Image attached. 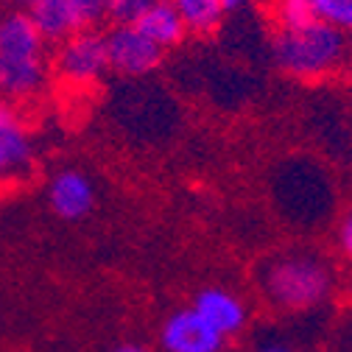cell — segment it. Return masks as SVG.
<instances>
[{
	"label": "cell",
	"instance_id": "1",
	"mask_svg": "<svg viewBox=\"0 0 352 352\" xmlns=\"http://www.w3.org/2000/svg\"><path fill=\"white\" fill-rule=\"evenodd\" d=\"M51 78L48 42L25 12H0V98L20 107L45 93Z\"/></svg>",
	"mask_w": 352,
	"mask_h": 352
},
{
	"label": "cell",
	"instance_id": "2",
	"mask_svg": "<svg viewBox=\"0 0 352 352\" xmlns=\"http://www.w3.org/2000/svg\"><path fill=\"white\" fill-rule=\"evenodd\" d=\"M272 59L277 70L299 81H316L338 73L349 59V39L338 28L311 20L294 31H274Z\"/></svg>",
	"mask_w": 352,
	"mask_h": 352
},
{
	"label": "cell",
	"instance_id": "3",
	"mask_svg": "<svg viewBox=\"0 0 352 352\" xmlns=\"http://www.w3.org/2000/svg\"><path fill=\"white\" fill-rule=\"evenodd\" d=\"M260 288L280 311L302 314L319 307L333 294V272L314 254H280L260 274Z\"/></svg>",
	"mask_w": 352,
	"mask_h": 352
},
{
	"label": "cell",
	"instance_id": "4",
	"mask_svg": "<svg viewBox=\"0 0 352 352\" xmlns=\"http://www.w3.org/2000/svg\"><path fill=\"white\" fill-rule=\"evenodd\" d=\"M51 70L59 81L70 87H90L104 78L109 70L107 65V45L104 31L98 28H81L67 39L56 42V54L51 59Z\"/></svg>",
	"mask_w": 352,
	"mask_h": 352
},
{
	"label": "cell",
	"instance_id": "5",
	"mask_svg": "<svg viewBox=\"0 0 352 352\" xmlns=\"http://www.w3.org/2000/svg\"><path fill=\"white\" fill-rule=\"evenodd\" d=\"M36 165V140L25 115L0 98V190L28 179Z\"/></svg>",
	"mask_w": 352,
	"mask_h": 352
},
{
	"label": "cell",
	"instance_id": "6",
	"mask_svg": "<svg viewBox=\"0 0 352 352\" xmlns=\"http://www.w3.org/2000/svg\"><path fill=\"white\" fill-rule=\"evenodd\" d=\"M104 45L109 70L126 78L148 76L165 59V51H160L138 25H112L104 34Z\"/></svg>",
	"mask_w": 352,
	"mask_h": 352
},
{
	"label": "cell",
	"instance_id": "7",
	"mask_svg": "<svg viewBox=\"0 0 352 352\" xmlns=\"http://www.w3.org/2000/svg\"><path fill=\"white\" fill-rule=\"evenodd\" d=\"M162 352H224L227 338L212 330L193 307H179L165 316L160 327Z\"/></svg>",
	"mask_w": 352,
	"mask_h": 352
},
{
	"label": "cell",
	"instance_id": "8",
	"mask_svg": "<svg viewBox=\"0 0 352 352\" xmlns=\"http://www.w3.org/2000/svg\"><path fill=\"white\" fill-rule=\"evenodd\" d=\"M45 199L56 218H62L67 224H76V221H84L96 210L98 193H96L93 179L84 170L62 168L51 176V182L45 188Z\"/></svg>",
	"mask_w": 352,
	"mask_h": 352
},
{
	"label": "cell",
	"instance_id": "9",
	"mask_svg": "<svg viewBox=\"0 0 352 352\" xmlns=\"http://www.w3.org/2000/svg\"><path fill=\"white\" fill-rule=\"evenodd\" d=\"M193 311L212 327L218 330L227 341L232 336H238L246 322H249V311H246V305L238 294H232L230 288L224 285H207L201 288L196 296H193Z\"/></svg>",
	"mask_w": 352,
	"mask_h": 352
},
{
	"label": "cell",
	"instance_id": "10",
	"mask_svg": "<svg viewBox=\"0 0 352 352\" xmlns=\"http://www.w3.org/2000/svg\"><path fill=\"white\" fill-rule=\"evenodd\" d=\"M160 51H170L176 45H182L185 36H188V28L182 23V17L176 14V9L168 3V0H160L154 3L138 23H135Z\"/></svg>",
	"mask_w": 352,
	"mask_h": 352
},
{
	"label": "cell",
	"instance_id": "11",
	"mask_svg": "<svg viewBox=\"0 0 352 352\" xmlns=\"http://www.w3.org/2000/svg\"><path fill=\"white\" fill-rule=\"evenodd\" d=\"M25 14L45 42H62L78 31V23L67 0H36Z\"/></svg>",
	"mask_w": 352,
	"mask_h": 352
},
{
	"label": "cell",
	"instance_id": "12",
	"mask_svg": "<svg viewBox=\"0 0 352 352\" xmlns=\"http://www.w3.org/2000/svg\"><path fill=\"white\" fill-rule=\"evenodd\" d=\"M168 3L182 17L188 34H196V36L215 34L227 14L221 0H168Z\"/></svg>",
	"mask_w": 352,
	"mask_h": 352
},
{
	"label": "cell",
	"instance_id": "13",
	"mask_svg": "<svg viewBox=\"0 0 352 352\" xmlns=\"http://www.w3.org/2000/svg\"><path fill=\"white\" fill-rule=\"evenodd\" d=\"M272 20L277 25V31H294L307 25L314 17L307 0H272Z\"/></svg>",
	"mask_w": 352,
	"mask_h": 352
},
{
	"label": "cell",
	"instance_id": "14",
	"mask_svg": "<svg viewBox=\"0 0 352 352\" xmlns=\"http://www.w3.org/2000/svg\"><path fill=\"white\" fill-rule=\"evenodd\" d=\"M314 17L338 28L341 34H352V0H307Z\"/></svg>",
	"mask_w": 352,
	"mask_h": 352
},
{
	"label": "cell",
	"instance_id": "15",
	"mask_svg": "<svg viewBox=\"0 0 352 352\" xmlns=\"http://www.w3.org/2000/svg\"><path fill=\"white\" fill-rule=\"evenodd\" d=\"M154 3H160V0H109L107 17L115 25H135Z\"/></svg>",
	"mask_w": 352,
	"mask_h": 352
},
{
	"label": "cell",
	"instance_id": "16",
	"mask_svg": "<svg viewBox=\"0 0 352 352\" xmlns=\"http://www.w3.org/2000/svg\"><path fill=\"white\" fill-rule=\"evenodd\" d=\"M73 17L81 28H98L107 20V9H109V0H67Z\"/></svg>",
	"mask_w": 352,
	"mask_h": 352
},
{
	"label": "cell",
	"instance_id": "17",
	"mask_svg": "<svg viewBox=\"0 0 352 352\" xmlns=\"http://www.w3.org/2000/svg\"><path fill=\"white\" fill-rule=\"evenodd\" d=\"M338 246H341L344 257L352 263V210L344 212L341 224H338Z\"/></svg>",
	"mask_w": 352,
	"mask_h": 352
},
{
	"label": "cell",
	"instance_id": "18",
	"mask_svg": "<svg viewBox=\"0 0 352 352\" xmlns=\"http://www.w3.org/2000/svg\"><path fill=\"white\" fill-rule=\"evenodd\" d=\"M109 352H151V346H146V344H140V341H123V344L112 346Z\"/></svg>",
	"mask_w": 352,
	"mask_h": 352
},
{
	"label": "cell",
	"instance_id": "19",
	"mask_svg": "<svg viewBox=\"0 0 352 352\" xmlns=\"http://www.w3.org/2000/svg\"><path fill=\"white\" fill-rule=\"evenodd\" d=\"M254 352H294L288 344H280V341H269V344H260Z\"/></svg>",
	"mask_w": 352,
	"mask_h": 352
},
{
	"label": "cell",
	"instance_id": "20",
	"mask_svg": "<svg viewBox=\"0 0 352 352\" xmlns=\"http://www.w3.org/2000/svg\"><path fill=\"white\" fill-rule=\"evenodd\" d=\"M6 3H9V9H17V12H28V9L36 3V0H6Z\"/></svg>",
	"mask_w": 352,
	"mask_h": 352
},
{
	"label": "cell",
	"instance_id": "21",
	"mask_svg": "<svg viewBox=\"0 0 352 352\" xmlns=\"http://www.w3.org/2000/svg\"><path fill=\"white\" fill-rule=\"evenodd\" d=\"M221 3H224L227 12H232V9H241L243 3H249V0H221Z\"/></svg>",
	"mask_w": 352,
	"mask_h": 352
}]
</instances>
